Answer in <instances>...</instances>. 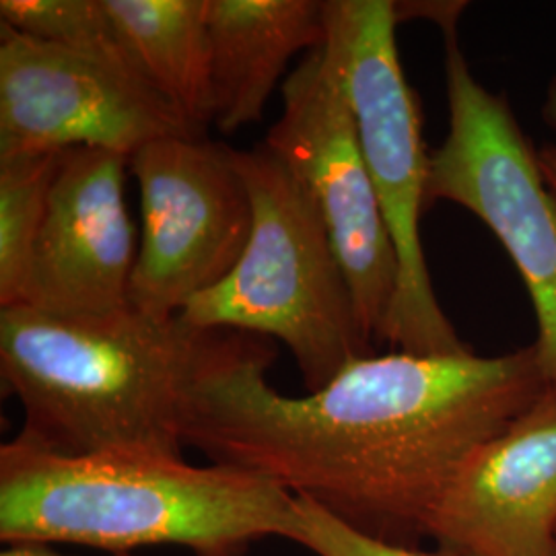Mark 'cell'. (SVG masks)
<instances>
[{
  "mask_svg": "<svg viewBox=\"0 0 556 556\" xmlns=\"http://www.w3.org/2000/svg\"><path fill=\"white\" fill-rule=\"evenodd\" d=\"M273 358L268 344L229 332L184 445L410 548L466 464L546 394L534 344L497 357L371 355L301 397L268 383Z\"/></svg>",
  "mask_w": 556,
  "mask_h": 556,
  "instance_id": "1",
  "label": "cell"
},
{
  "mask_svg": "<svg viewBox=\"0 0 556 556\" xmlns=\"http://www.w3.org/2000/svg\"><path fill=\"white\" fill-rule=\"evenodd\" d=\"M227 334L132 305L89 316L4 307L0 371L23 408L17 438L66 457H184L197 390Z\"/></svg>",
  "mask_w": 556,
  "mask_h": 556,
  "instance_id": "2",
  "label": "cell"
},
{
  "mask_svg": "<svg viewBox=\"0 0 556 556\" xmlns=\"http://www.w3.org/2000/svg\"><path fill=\"white\" fill-rule=\"evenodd\" d=\"M293 498L268 478L184 457H66L23 439L0 447V540L80 544L114 555L181 546L194 556H243L282 538Z\"/></svg>",
  "mask_w": 556,
  "mask_h": 556,
  "instance_id": "3",
  "label": "cell"
},
{
  "mask_svg": "<svg viewBox=\"0 0 556 556\" xmlns=\"http://www.w3.org/2000/svg\"><path fill=\"white\" fill-rule=\"evenodd\" d=\"M233 161L254 208L231 275L192 299L179 319L200 330L282 340L307 394L353 361L376 355L328 229L295 174L262 142Z\"/></svg>",
  "mask_w": 556,
  "mask_h": 556,
  "instance_id": "4",
  "label": "cell"
},
{
  "mask_svg": "<svg viewBox=\"0 0 556 556\" xmlns=\"http://www.w3.org/2000/svg\"><path fill=\"white\" fill-rule=\"evenodd\" d=\"M397 25L392 0H324L321 50L349 101L396 250L397 293L386 342L422 357L468 355L472 349L439 305L422 250L431 155L417 93L397 56Z\"/></svg>",
  "mask_w": 556,
  "mask_h": 556,
  "instance_id": "5",
  "label": "cell"
},
{
  "mask_svg": "<svg viewBox=\"0 0 556 556\" xmlns=\"http://www.w3.org/2000/svg\"><path fill=\"white\" fill-rule=\"evenodd\" d=\"M443 38L450 132L431 153L427 199L477 215L514 260L536 314L546 392L556 397V197L507 98L475 77L456 31Z\"/></svg>",
  "mask_w": 556,
  "mask_h": 556,
  "instance_id": "6",
  "label": "cell"
},
{
  "mask_svg": "<svg viewBox=\"0 0 556 556\" xmlns=\"http://www.w3.org/2000/svg\"><path fill=\"white\" fill-rule=\"evenodd\" d=\"M142 233L128 301L153 318H178L231 275L252 236L254 208L233 149L206 137L151 140L130 157Z\"/></svg>",
  "mask_w": 556,
  "mask_h": 556,
  "instance_id": "7",
  "label": "cell"
},
{
  "mask_svg": "<svg viewBox=\"0 0 556 556\" xmlns=\"http://www.w3.org/2000/svg\"><path fill=\"white\" fill-rule=\"evenodd\" d=\"M264 144L307 190L351 285L358 319L386 342L397 293V258L357 126L321 46L282 83V114Z\"/></svg>",
  "mask_w": 556,
  "mask_h": 556,
  "instance_id": "8",
  "label": "cell"
},
{
  "mask_svg": "<svg viewBox=\"0 0 556 556\" xmlns=\"http://www.w3.org/2000/svg\"><path fill=\"white\" fill-rule=\"evenodd\" d=\"M172 135L204 137L147 83L0 25V161L77 147L130 160Z\"/></svg>",
  "mask_w": 556,
  "mask_h": 556,
  "instance_id": "9",
  "label": "cell"
},
{
  "mask_svg": "<svg viewBox=\"0 0 556 556\" xmlns=\"http://www.w3.org/2000/svg\"><path fill=\"white\" fill-rule=\"evenodd\" d=\"M126 165L128 157L93 147L60 155L20 305L60 316L130 305L137 254L124 197Z\"/></svg>",
  "mask_w": 556,
  "mask_h": 556,
  "instance_id": "10",
  "label": "cell"
},
{
  "mask_svg": "<svg viewBox=\"0 0 556 556\" xmlns=\"http://www.w3.org/2000/svg\"><path fill=\"white\" fill-rule=\"evenodd\" d=\"M427 536L470 556H556V397L548 392L472 457Z\"/></svg>",
  "mask_w": 556,
  "mask_h": 556,
  "instance_id": "11",
  "label": "cell"
},
{
  "mask_svg": "<svg viewBox=\"0 0 556 556\" xmlns=\"http://www.w3.org/2000/svg\"><path fill=\"white\" fill-rule=\"evenodd\" d=\"M213 124H258L291 59L324 43V0H208Z\"/></svg>",
  "mask_w": 556,
  "mask_h": 556,
  "instance_id": "12",
  "label": "cell"
},
{
  "mask_svg": "<svg viewBox=\"0 0 556 556\" xmlns=\"http://www.w3.org/2000/svg\"><path fill=\"white\" fill-rule=\"evenodd\" d=\"M144 79L199 135L213 124L208 0H101Z\"/></svg>",
  "mask_w": 556,
  "mask_h": 556,
  "instance_id": "13",
  "label": "cell"
},
{
  "mask_svg": "<svg viewBox=\"0 0 556 556\" xmlns=\"http://www.w3.org/2000/svg\"><path fill=\"white\" fill-rule=\"evenodd\" d=\"M60 155L0 161V309L20 305Z\"/></svg>",
  "mask_w": 556,
  "mask_h": 556,
  "instance_id": "14",
  "label": "cell"
},
{
  "mask_svg": "<svg viewBox=\"0 0 556 556\" xmlns=\"http://www.w3.org/2000/svg\"><path fill=\"white\" fill-rule=\"evenodd\" d=\"M0 20L21 34L100 60L151 87L101 0H2Z\"/></svg>",
  "mask_w": 556,
  "mask_h": 556,
  "instance_id": "15",
  "label": "cell"
},
{
  "mask_svg": "<svg viewBox=\"0 0 556 556\" xmlns=\"http://www.w3.org/2000/svg\"><path fill=\"white\" fill-rule=\"evenodd\" d=\"M282 538L298 542L316 556H470L454 551L422 553L418 548L367 536L305 497L293 498Z\"/></svg>",
  "mask_w": 556,
  "mask_h": 556,
  "instance_id": "16",
  "label": "cell"
},
{
  "mask_svg": "<svg viewBox=\"0 0 556 556\" xmlns=\"http://www.w3.org/2000/svg\"><path fill=\"white\" fill-rule=\"evenodd\" d=\"M536 157L540 172H542L548 188L553 190V194L556 197V144L540 147L536 151Z\"/></svg>",
  "mask_w": 556,
  "mask_h": 556,
  "instance_id": "17",
  "label": "cell"
},
{
  "mask_svg": "<svg viewBox=\"0 0 556 556\" xmlns=\"http://www.w3.org/2000/svg\"><path fill=\"white\" fill-rule=\"evenodd\" d=\"M0 556H66L60 555L56 551L48 548L46 544H34V542H27V544H9V548H4ZM112 556H135L132 553H124V555H112Z\"/></svg>",
  "mask_w": 556,
  "mask_h": 556,
  "instance_id": "18",
  "label": "cell"
},
{
  "mask_svg": "<svg viewBox=\"0 0 556 556\" xmlns=\"http://www.w3.org/2000/svg\"><path fill=\"white\" fill-rule=\"evenodd\" d=\"M540 116L546 122V126H551V128L556 130V79L551 80V85L546 89V98H544V103H542Z\"/></svg>",
  "mask_w": 556,
  "mask_h": 556,
  "instance_id": "19",
  "label": "cell"
}]
</instances>
